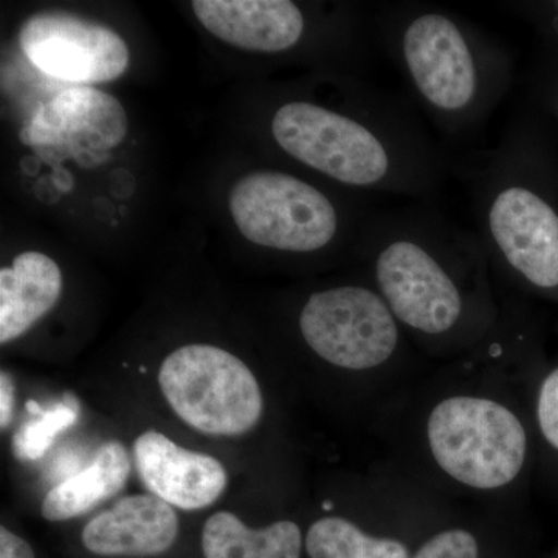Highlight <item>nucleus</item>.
I'll use <instances>...</instances> for the list:
<instances>
[{
    "instance_id": "f257e3e1",
    "label": "nucleus",
    "mask_w": 558,
    "mask_h": 558,
    "mask_svg": "<svg viewBox=\"0 0 558 558\" xmlns=\"http://www.w3.org/2000/svg\"><path fill=\"white\" fill-rule=\"evenodd\" d=\"M271 137L303 167L348 189L428 199L449 161L409 108L366 92L351 110L292 100L275 110Z\"/></svg>"
},
{
    "instance_id": "f03ea898",
    "label": "nucleus",
    "mask_w": 558,
    "mask_h": 558,
    "mask_svg": "<svg viewBox=\"0 0 558 558\" xmlns=\"http://www.w3.org/2000/svg\"><path fill=\"white\" fill-rule=\"evenodd\" d=\"M377 22L411 101L447 137L478 131L508 95V49L465 17L405 2L381 7Z\"/></svg>"
},
{
    "instance_id": "7ed1b4c3",
    "label": "nucleus",
    "mask_w": 558,
    "mask_h": 558,
    "mask_svg": "<svg viewBox=\"0 0 558 558\" xmlns=\"http://www.w3.org/2000/svg\"><path fill=\"white\" fill-rule=\"evenodd\" d=\"M476 234L527 288L558 295V190L538 132L515 121L469 165Z\"/></svg>"
},
{
    "instance_id": "20e7f679",
    "label": "nucleus",
    "mask_w": 558,
    "mask_h": 558,
    "mask_svg": "<svg viewBox=\"0 0 558 558\" xmlns=\"http://www.w3.org/2000/svg\"><path fill=\"white\" fill-rule=\"evenodd\" d=\"M374 281L400 325L438 339L468 317V292L459 271L488 258L476 231L429 207L379 211L365 229Z\"/></svg>"
},
{
    "instance_id": "39448f33",
    "label": "nucleus",
    "mask_w": 558,
    "mask_h": 558,
    "mask_svg": "<svg viewBox=\"0 0 558 558\" xmlns=\"http://www.w3.org/2000/svg\"><path fill=\"white\" fill-rule=\"evenodd\" d=\"M427 438L439 468L480 490L508 486L526 464V428L512 410L495 400L472 396L442 400L429 414Z\"/></svg>"
},
{
    "instance_id": "423d86ee",
    "label": "nucleus",
    "mask_w": 558,
    "mask_h": 558,
    "mask_svg": "<svg viewBox=\"0 0 558 558\" xmlns=\"http://www.w3.org/2000/svg\"><path fill=\"white\" fill-rule=\"evenodd\" d=\"M159 387L175 416L204 435L242 436L263 416L255 374L236 355L213 344L172 351L161 363Z\"/></svg>"
},
{
    "instance_id": "0eeeda50",
    "label": "nucleus",
    "mask_w": 558,
    "mask_h": 558,
    "mask_svg": "<svg viewBox=\"0 0 558 558\" xmlns=\"http://www.w3.org/2000/svg\"><path fill=\"white\" fill-rule=\"evenodd\" d=\"M229 202L245 240L277 252H323L343 230V216L328 194L289 172H250L238 180Z\"/></svg>"
},
{
    "instance_id": "6e6552de",
    "label": "nucleus",
    "mask_w": 558,
    "mask_h": 558,
    "mask_svg": "<svg viewBox=\"0 0 558 558\" xmlns=\"http://www.w3.org/2000/svg\"><path fill=\"white\" fill-rule=\"evenodd\" d=\"M299 325L301 337L319 359L349 371L385 365L400 341V323L387 301L365 286L312 293Z\"/></svg>"
},
{
    "instance_id": "1a4fd4ad",
    "label": "nucleus",
    "mask_w": 558,
    "mask_h": 558,
    "mask_svg": "<svg viewBox=\"0 0 558 558\" xmlns=\"http://www.w3.org/2000/svg\"><path fill=\"white\" fill-rule=\"evenodd\" d=\"M126 134V110L116 97L76 86L40 105L22 128L21 140L40 159H72L81 167H92L105 160Z\"/></svg>"
},
{
    "instance_id": "9d476101",
    "label": "nucleus",
    "mask_w": 558,
    "mask_h": 558,
    "mask_svg": "<svg viewBox=\"0 0 558 558\" xmlns=\"http://www.w3.org/2000/svg\"><path fill=\"white\" fill-rule=\"evenodd\" d=\"M20 44L40 72L80 86L120 78L130 65V49L119 33L62 11L25 21Z\"/></svg>"
},
{
    "instance_id": "9b49d317",
    "label": "nucleus",
    "mask_w": 558,
    "mask_h": 558,
    "mask_svg": "<svg viewBox=\"0 0 558 558\" xmlns=\"http://www.w3.org/2000/svg\"><path fill=\"white\" fill-rule=\"evenodd\" d=\"M132 458L143 486L172 508H209L229 486V473L222 462L180 447L156 429H148L134 440Z\"/></svg>"
},
{
    "instance_id": "f8f14e48",
    "label": "nucleus",
    "mask_w": 558,
    "mask_h": 558,
    "mask_svg": "<svg viewBox=\"0 0 558 558\" xmlns=\"http://www.w3.org/2000/svg\"><path fill=\"white\" fill-rule=\"evenodd\" d=\"M193 11L216 38L260 53L295 49L307 32L306 14L290 0H196Z\"/></svg>"
},
{
    "instance_id": "ddd939ff",
    "label": "nucleus",
    "mask_w": 558,
    "mask_h": 558,
    "mask_svg": "<svg viewBox=\"0 0 558 558\" xmlns=\"http://www.w3.org/2000/svg\"><path fill=\"white\" fill-rule=\"evenodd\" d=\"M179 535L174 508L154 495H130L94 517L84 527V548L101 557H156Z\"/></svg>"
},
{
    "instance_id": "4468645a",
    "label": "nucleus",
    "mask_w": 558,
    "mask_h": 558,
    "mask_svg": "<svg viewBox=\"0 0 558 558\" xmlns=\"http://www.w3.org/2000/svg\"><path fill=\"white\" fill-rule=\"evenodd\" d=\"M62 290L58 264L39 252H24L0 270V343L20 339L49 314Z\"/></svg>"
},
{
    "instance_id": "2eb2a0df",
    "label": "nucleus",
    "mask_w": 558,
    "mask_h": 558,
    "mask_svg": "<svg viewBox=\"0 0 558 558\" xmlns=\"http://www.w3.org/2000/svg\"><path fill=\"white\" fill-rule=\"evenodd\" d=\"M131 475V458L119 440L102 444L94 461L83 472L51 488L40 513L47 521L61 523L78 519L119 495Z\"/></svg>"
},
{
    "instance_id": "dca6fc26",
    "label": "nucleus",
    "mask_w": 558,
    "mask_h": 558,
    "mask_svg": "<svg viewBox=\"0 0 558 558\" xmlns=\"http://www.w3.org/2000/svg\"><path fill=\"white\" fill-rule=\"evenodd\" d=\"M299 524L282 520L252 529L231 512L209 517L202 531L205 558H301Z\"/></svg>"
},
{
    "instance_id": "f3484780",
    "label": "nucleus",
    "mask_w": 558,
    "mask_h": 558,
    "mask_svg": "<svg viewBox=\"0 0 558 558\" xmlns=\"http://www.w3.org/2000/svg\"><path fill=\"white\" fill-rule=\"evenodd\" d=\"M311 558H410L399 539L373 537L340 517L315 521L306 535Z\"/></svg>"
},
{
    "instance_id": "a211bd4d",
    "label": "nucleus",
    "mask_w": 558,
    "mask_h": 558,
    "mask_svg": "<svg viewBox=\"0 0 558 558\" xmlns=\"http://www.w3.org/2000/svg\"><path fill=\"white\" fill-rule=\"evenodd\" d=\"M78 402L72 396H65L61 403L44 411L36 421L27 422L14 435V454L21 461L38 459L49 450L51 442L62 429L72 427L78 418Z\"/></svg>"
},
{
    "instance_id": "6ab92c4d",
    "label": "nucleus",
    "mask_w": 558,
    "mask_h": 558,
    "mask_svg": "<svg viewBox=\"0 0 558 558\" xmlns=\"http://www.w3.org/2000/svg\"><path fill=\"white\" fill-rule=\"evenodd\" d=\"M535 418L546 447L558 457V365L543 376L535 402Z\"/></svg>"
},
{
    "instance_id": "aec40b11",
    "label": "nucleus",
    "mask_w": 558,
    "mask_h": 558,
    "mask_svg": "<svg viewBox=\"0 0 558 558\" xmlns=\"http://www.w3.org/2000/svg\"><path fill=\"white\" fill-rule=\"evenodd\" d=\"M478 542L468 531L450 529L429 538L413 558H478Z\"/></svg>"
},
{
    "instance_id": "412c9836",
    "label": "nucleus",
    "mask_w": 558,
    "mask_h": 558,
    "mask_svg": "<svg viewBox=\"0 0 558 558\" xmlns=\"http://www.w3.org/2000/svg\"><path fill=\"white\" fill-rule=\"evenodd\" d=\"M16 387L13 377L7 371L0 373V427L5 429L13 421Z\"/></svg>"
},
{
    "instance_id": "4be33fe9",
    "label": "nucleus",
    "mask_w": 558,
    "mask_h": 558,
    "mask_svg": "<svg viewBox=\"0 0 558 558\" xmlns=\"http://www.w3.org/2000/svg\"><path fill=\"white\" fill-rule=\"evenodd\" d=\"M0 558H35L32 546L7 527H0Z\"/></svg>"
},
{
    "instance_id": "5701e85b",
    "label": "nucleus",
    "mask_w": 558,
    "mask_h": 558,
    "mask_svg": "<svg viewBox=\"0 0 558 558\" xmlns=\"http://www.w3.org/2000/svg\"><path fill=\"white\" fill-rule=\"evenodd\" d=\"M513 9H515V11H523L524 16L537 21L542 27L548 25L550 35L558 36V5L550 7V9H546L545 7L546 10H549V13H546V11L539 9V7L532 5V3H529L526 7L517 5L513 7Z\"/></svg>"
},
{
    "instance_id": "b1692460",
    "label": "nucleus",
    "mask_w": 558,
    "mask_h": 558,
    "mask_svg": "<svg viewBox=\"0 0 558 558\" xmlns=\"http://www.w3.org/2000/svg\"><path fill=\"white\" fill-rule=\"evenodd\" d=\"M550 108H553V116L556 117L558 123V89L554 92L553 100H550Z\"/></svg>"
},
{
    "instance_id": "393cba45",
    "label": "nucleus",
    "mask_w": 558,
    "mask_h": 558,
    "mask_svg": "<svg viewBox=\"0 0 558 558\" xmlns=\"http://www.w3.org/2000/svg\"><path fill=\"white\" fill-rule=\"evenodd\" d=\"M558 558V557H557Z\"/></svg>"
}]
</instances>
